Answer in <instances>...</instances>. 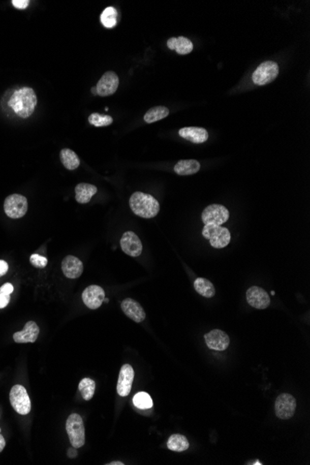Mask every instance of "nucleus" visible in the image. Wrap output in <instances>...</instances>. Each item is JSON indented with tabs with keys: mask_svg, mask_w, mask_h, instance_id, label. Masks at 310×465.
<instances>
[{
	"mask_svg": "<svg viewBox=\"0 0 310 465\" xmlns=\"http://www.w3.org/2000/svg\"><path fill=\"white\" fill-rule=\"evenodd\" d=\"M37 104L38 98L31 87H22L15 91L9 102V105L13 112L22 118L31 116Z\"/></svg>",
	"mask_w": 310,
	"mask_h": 465,
	"instance_id": "f257e3e1",
	"label": "nucleus"
},
{
	"mask_svg": "<svg viewBox=\"0 0 310 465\" xmlns=\"http://www.w3.org/2000/svg\"><path fill=\"white\" fill-rule=\"evenodd\" d=\"M129 205L134 214L142 219H152L160 211V204L153 196L140 192L131 195Z\"/></svg>",
	"mask_w": 310,
	"mask_h": 465,
	"instance_id": "f03ea898",
	"label": "nucleus"
},
{
	"mask_svg": "<svg viewBox=\"0 0 310 465\" xmlns=\"http://www.w3.org/2000/svg\"><path fill=\"white\" fill-rule=\"evenodd\" d=\"M66 431L69 437L70 442L75 449L82 448L85 445V426L83 419L79 414H71L66 421Z\"/></svg>",
	"mask_w": 310,
	"mask_h": 465,
	"instance_id": "7ed1b4c3",
	"label": "nucleus"
},
{
	"mask_svg": "<svg viewBox=\"0 0 310 465\" xmlns=\"http://www.w3.org/2000/svg\"><path fill=\"white\" fill-rule=\"evenodd\" d=\"M202 234L210 241V244L215 249H221L228 245L231 240L230 230L227 228L214 225H205Z\"/></svg>",
	"mask_w": 310,
	"mask_h": 465,
	"instance_id": "20e7f679",
	"label": "nucleus"
},
{
	"mask_svg": "<svg viewBox=\"0 0 310 465\" xmlns=\"http://www.w3.org/2000/svg\"><path fill=\"white\" fill-rule=\"evenodd\" d=\"M278 70V65L275 61L267 60L257 67L252 75V80L257 86H265L276 79Z\"/></svg>",
	"mask_w": 310,
	"mask_h": 465,
	"instance_id": "39448f33",
	"label": "nucleus"
},
{
	"mask_svg": "<svg viewBox=\"0 0 310 465\" xmlns=\"http://www.w3.org/2000/svg\"><path fill=\"white\" fill-rule=\"evenodd\" d=\"M11 406L21 415H26L31 412V401L26 389L22 385H14L10 393Z\"/></svg>",
	"mask_w": 310,
	"mask_h": 465,
	"instance_id": "423d86ee",
	"label": "nucleus"
},
{
	"mask_svg": "<svg viewBox=\"0 0 310 465\" xmlns=\"http://www.w3.org/2000/svg\"><path fill=\"white\" fill-rule=\"evenodd\" d=\"M4 210L9 218L21 219L25 215L28 210L27 199L21 194H11L6 198Z\"/></svg>",
	"mask_w": 310,
	"mask_h": 465,
	"instance_id": "0eeeda50",
	"label": "nucleus"
},
{
	"mask_svg": "<svg viewBox=\"0 0 310 465\" xmlns=\"http://www.w3.org/2000/svg\"><path fill=\"white\" fill-rule=\"evenodd\" d=\"M230 219V212L222 204H211L203 210L202 220L204 225L221 226Z\"/></svg>",
	"mask_w": 310,
	"mask_h": 465,
	"instance_id": "6e6552de",
	"label": "nucleus"
},
{
	"mask_svg": "<svg viewBox=\"0 0 310 465\" xmlns=\"http://www.w3.org/2000/svg\"><path fill=\"white\" fill-rule=\"evenodd\" d=\"M296 409L295 398L290 394H282L275 402V413L277 417L288 420L294 416Z\"/></svg>",
	"mask_w": 310,
	"mask_h": 465,
	"instance_id": "1a4fd4ad",
	"label": "nucleus"
},
{
	"mask_svg": "<svg viewBox=\"0 0 310 465\" xmlns=\"http://www.w3.org/2000/svg\"><path fill=\"white\" fill-rule=\"evenodd\" d=\"M82 299L88 308L98 309L105 299V292L99 285H90L84 290Z\"/></svg>",
	"mask_w": 310,
	"mask_h": 465,
	"instance_id": "9d476101",
	"label": "nucleus"
},
{
	"mask_svg": "<svg viewBox=\"0 0 310 465\" xmlns=\"http://www.w3.org/2000/svg\"><path fill=\"white\" fill-rule=\"evenodd\" d=\"M120 245L125 254L132 257L140 256L143 249L141 241L133 231H127L123 233L120 241Z\"/></svg>",
	"mask_w": 310,
	"mask_h": 465,
	"instance_id": "9b49d317",
	"label": "nucleus"
},
{
	"mask_svg": "<svg viewBox=\"0 0 310 465\" xmlns=\"http://www.w3.org/2000/svg\"><path fill=\"white\" fill-rule=\"evenodd\" d=\"M246 298L248 304L257 309H265L270 305L269 295L264 289L258 286H252L248 289Z\"/></svg>",
	"mask_w": 310,
	"mask_h": 465,
	"instance_id": "f8f14e48",
	"label": "nucleus"
},
{
	"mask_svg": "<svg viewBox=\"0 0 310 465\" xmlns=\"http://www.w3.org/2000/svg\"><path fill=\"white\" fill-rule=\"evenodd\" d=\"M118 86H119V77L114 72L109 71L102 75V78L97 84L98 95L102 97L112 95L117 90Z\"/></svg>",
	"mask_w": 310,
	"mask_h": 465,
	"instance_id": "ddd939ff",
	"label": "nucleus"
},
{
	"mask_svg": "<svg viewBox=\"0 0 310 465\" xmlns=\"http://www.w3.org/2000/svg\"><path fill=\"white\" fill-rule=\"evenodd\" d=\"M134 377H135V373H134V369L131 367V365L125 364L121 368V370L119 373V377H118L116 389H117L119 396H129L132 389Z\"/></svg>",
	"mask_w": 310,
	"mask_h": 465,
	"instance_id": "4468645a",
	"label": "nucleus"
},
{
	"mask_svg": "<svg viewBox=\"0 0 310 465\" xmlns=\"http://www.w3.org/2000/svg\"><path fill=\"white\" fill-rule=\"evenodd\" d=\"M205 343L210 349L215 351H224L230 346V337L226 332L215 329L204 335Z\"/></svg>",
	"mask_w": 310,
	"mask_h": 465,
	"instance_id": "2eb2a0df",
	"label": "nucleus"
},
{
	"mask_svg": "<svg viewBox=\"0 0 310 465\" xmlns=\"http://www.w3.org/2000/svg\"><path fill=\"white\" fill-rule=\"evenodd\" d=\"M121 308L123 310L125 315L129 317L132 321L139 323L144 321L146 318V313L144 309L139 303L131 298H127L121 303Z\"/></svg>",
	"mask_w": 310,
	"mask_h": 465,
	"instance_id": "dca6fc26",
	"label": "nucleus"
},
{
	"mask_svg": "<svg viewBox=\"0 0 310 465\" xmlns=\"http://www.w3.org/2000/svg\"><path fill=\"white\" fill-rule=\"evenodd\" d=\"M61 269L65 277L69 278H77L83 273L84 266L80 259L74 256H67L61 262Z\"/></svg>",
	"mask_w": 310,
	"mask_h": 465,
	"instance_id": "f3484780",
	"label": "nucleus"
},
{
	"mask_svg": "<svg viewBox=\"0 0 310 465\" xmlns=\"http://www.w3.org/2000/svg\"><path fill=\"white\" fill-rule=\"evenodd\" d=\"M39 334V327L35 321H28L23 330L13 334V340L19 344L34 343L37 341Z\"/></svg>",
	"mask_w": 310,
	"mask_h": 465,
	"instance_id": "a211bd4d",
	"label": "nucleus"
},
{
	"mask_svg": "<svg viewBox=\"0 0 310 465\" xmlns=\"http://www.w3.org/2000/svg\"><path fill=\"white\" fill-rule=\"evenodd\" d=\"M178 135L183 138L187 139L189 141H192L193 143H203L208 139V132L206 129L203 128H196V127H189V128H183L179 129Z\"/></svg>",
	"mask_w": 310,
	"mask_h": 465,
	"instance_id": "6ab92c4d",
	"label": "nucleus"
},
{
	"mask_svg": "<svg viewBox=\"0 0 310 465\" xmlns=\"http://www.w3.org/2000/svg\"><path fill=\"white\" fill-rule=\"evenodd\" d=\"M167 47L171 50H176L179 55H186L193 51V44L187 38L178 37L168 39Z\"/></svg>",
	"mask_w": 310,
	"mask_h": 465,
	"instance_id": "aec40b11",
	"label": "nucleus"
},
{
	"mask_svg": "<svg viewBox=\"0 0 310 465\" xmlns=\"http://www.w3.org/2000/svg\"><path fill=\"white\" fill-rule=\"evenodd\" d=\"M201 169V165L197 160H181L177 163L174 167V171L179 176H190L198 173Z\"/></svg>",
	"mask_w": 310,
	"mask_h": 465,
	"instance_id": "412c9836",
	"label": "nucleus"
},
{
	"mask_svg": "<svg viewBox=\"0 0 310 465\" xmlns=\"http://www.w3.org/2000/svg\"><path fill=\"white\" fill-rule=\"evenodd\" d=\"M97 192L98 189L96 186L87 183H80L75 187V199L79 203H89Z\"/></svg>",
	"mask_w": 310,
	"mask_h": 465,
	"instance_id": "4be33fe9",
	"label": "nucleus"
},
{
	"mask_svg": "<svg viewBox=\"0 0 310 465\" xmlns=\"http://www.w3.org/2000/svg\"><path fill=\"white\" fill-rule=\"evenodd\" d=\"M60 161L66 169L68 170H75L78 166H80V159L75 153L70 149H64L60 151Z\"/></svg>",
	"mask_w": 310,
	"mask_h": 465,
	"instance_id": "5701e85b",
	"label": "nucleus"
},
{
	"mask_svg": "<svg viewBox=\"0 0 310 465\" xmlns=\"http://www.w3.org/2000/svg\"><path fill=\"white\" fill-rule=\"evenodd\" d=\"M193 286L196 290V292L203 297L211 298L215 294V289H214V285L207 278H196L193 284Z\"/></svg>",
	"mask_w": 310,
	"mask_h": 465,
	"instance_id": "b1692460",
	"label": "nucleus"
},
{
	"mask_svg": "<svg viewBox=\"0 0 310 465\" xmlns=\"http://www.w3.org/2000/svg\"><path fill=\"white\" fill-rule=\"evenodd\" d=\"M189 447H190V443L188 441L187 438L179 433L172 435L167 441V448L172 451L182 452V451L187 450Z\"/></svg>",
	"mask_w": 310,
	"mask_h": 465,
	"instance_id": "393cba45",
	"label": "nucleus"
},
{
	"mask_svg": "<svg viewBox=\"0 0 310 465\" xmlns=\"http://www.w3.org/2000/svg\"><path fill=\"white\" fill-rule=\"evenodd\" d=\"M168 114L169 110L167 108L164 106H156L151 108L145 113L144 121L147 123H154L168 116Z\"/></svg>",
	"mask_w": 310,
	"mask_h": 465,
	"instance_id": "a878e982",
	"label": "nucleus"
},
{
	"mask_svg": "<svg viewBox=\"0 0 310 465\" xmlns=\"http://www.w3.org/2000/svg\"><path fill=\"white\" fill-rule=\"evenodd\" d=\"M78 389L80 391L82 397L85 400H90L95 394L96 383L89 378H84V379L81 380L79 385H78Z\"/></svg>",
	"mask_w": 310,
	"mask_h": 465,
	"instance_id": "bb28decb",
	"label": "nucleus"
},
{
	"mask_svg": "<svg viewBox=\"0 0 310 465\" xmlns=\"http://www.w3.org/2000/svg\"><path fill=\"white\" fill-rule=\"evenodd\" d=\"M117 11L113 7H108L102 11L101 22L106 28H113L117 24Z\"/></svg>",
	"mask_w": 310,
	"mask_h": 465,
	"instance_id": "cd10ccee",
	"label": "nucleus"
},
{
	"mask_svg": "<svg viewBox=\"0 0 310 465\" xmlns=\"http://www.w3.org/2000/svg\"><path fill=\"white\" fill-rule=\"evenodd\" d=\"M134 406L139 410H148L153 406V402L149 394L146 392H139L133 397Z\"/></svg>",
	"mask_w": 310,
	"mask_h": 465,
	"instance_id": "c85d7f7f",
	"label": "nucleus"
},
{
	"mask_svg": "<svg viewBox=\"0 0 310 465\" xmlns=\"http://www.w3.org/2000/svg\"><path fill=\"white\" fill-rule=\"evenodd\" d=\"M112 117L110 115H103L100 113H92L88 117V122L95 127H107L112 123Z\"/></svg>",
	"mask_w": 310,
	"mask_h": 465,
	"instance_id": "c756f323",
	"label": "nucleus"
},
{
	"mask_svg": "<svg viewBox=\"0 0 310 465\" xmlns=\"http://www.w3.org/2000/svg\"><path fill=\"white\" fill-rule=\"evenodd\" d=\"M30 262H31L34 267L43 268V267L48 265V259L45 257H42V256L34 254L30 257Z\"/></svg>",
	"mask_w": 310,
	"mask_h": 465,
	"instance_id": "7c9ffc66",
	"label": "nucleus"
},
{
	"mask_svg": "<svg viewBox=\"0 0 310 465\" xmlns=\"http://www.w3.org/2000/svg\"><path fill=\"white\" fill-rule=\"evenodd\" d=\"M29 3L30 2L28 0H13L12 1V5L14 6L18 10L26 9L28 5H29Z\"/></svg>",
	"mask_w": 310,
	"mask_h": 465,
	"instance_id": "2f4dec72",
	"label": "nucleus"
},
{
	"mask_svg": "<svg viewBox=\"0 0 310 465\" xmlns=\"http://www.w3.org/2000/svg\"><path fill=\"white\" fill-rule=\"evenodd\" d=\"M11 300V294H0V308H4Z\"/></svg>",
	"mask_w": 310,
	"mask_h": 465,
	"instance_id": "473e14b6",
	"label": "nucleus"
},
{
	"mask_svg": "<svg viewBox=\"0 0 310 465\" xmlns=\"http://www.w3.org/2000/svg\"><path fill=\"white\" fill-rule=\"evenodd\" d=\"M13 285L11 284H6L0 287V294H11L13 292Z\"/></svg>",
	"mask_w": 310,
	"mask_h": 465,
	"instance_id": "72a5a7b5",
	"label": "nucleus"
},
{
	"mask_svg": "<svg viewBox=\"0 0 310 465\" xmlns=\"http://www.w3.org/2000/svg\"><path fill=\"white\" fill-rule=\"evenodd\" d=\"M8 269H9L8 263L4 260H0V277L4 276L6 273L8 272Z\"/></svg>",
	"mask_w": 310,
	"mask_h": 465,
	"instance_id": "f704fd0d",
	"label": "nucleus"
},
{
	"mask_svg": "<svg viewBox=\"0 0 310 465\" xmlns=\"http://www.w3.org/2000/svg\"><path fill=\"white\" fill-rule=\"evenodd\" d=\"M68 456H69L70 459H75V457L77 456V450L75 448H72V449H69L68 450Z\"/></svg>",
	"mask_w": 310,
	"mask_h": 465,
	"instance_id": "c9c22d12",
	"label": "nucleus"
},
{
	"mask_svg": "<svg viewBox=\"0 0 310 465\" xmlns=\"http://www.w3.org/2000/svg\"><path fill=\"white\" fill-rule=\"evenodd\" d=\"M6 446V441L5 439L3 438V436L0 433V452H2V450L4 449Z\"/></svg>",
	"mask_w": 310,
	"mask_h": 465,
	"instance_id": "e433bc0d",
	"label": "nucleus"
},
{
	"mask_svg": "<svg viewBox=\"0 0 310 465\" xmlns=\"http://www.w3.org/2000/svg\"><path fill=\"white\" fill-rule=\"evenodd\" d=\"M109 465H123V462L121 461H112L111 463H108Z\"/></svg>",
	"mask_w": 310,
	"mask_h": 465,
	"instance_id": "4c0bfd02",
	"label": "nucleus"
},
{
	"mask_svg": "<svg viewBox=\"0 0 310 465\" xmlns=\"http://www.w3.org/2000/svg\"><path fill=\"white\" fill-rule=\"evenodd\" d=\"M91 91H92V94H93V95H97V94H98V92H97L96 86H94V87H92V88H91Z\"/></svg>",
	"mask_w": 310,
	"mask_h": 465,
	"instance_id": "58836bf2",
	"label": "nucleus"
},
{
	"mask_svg": "<svg viewBox=\"0 0 310 465\" xmlns=\"http://www.w3.org/2000/svg\"><path fill=\"white\" fill-rule=\"evenodd\" d=\"M104 300H105V302H106V303H108V302H109V299H108V298H105V299H104Z\"/></svg>",
	"mask_w": 310,
	"mask_h": 465,
	"instance_id": "ea45409f",
	"label": "nucleus"
},
{
	"mask_svg": "<svg viewBox=\"0 0 310 465\" xmlns=\"http://www.w3.org/2000/svg\"><path fill=\"white\" fill-rule=\"evenodd\" d=\"M0 433H1V428H0Z\"/></svg>",
	"mask_w": 310,
	"mask_h": 465,
	"instance_id": "a19ab883",
	"label": "nucleus"
}]
</instances>
